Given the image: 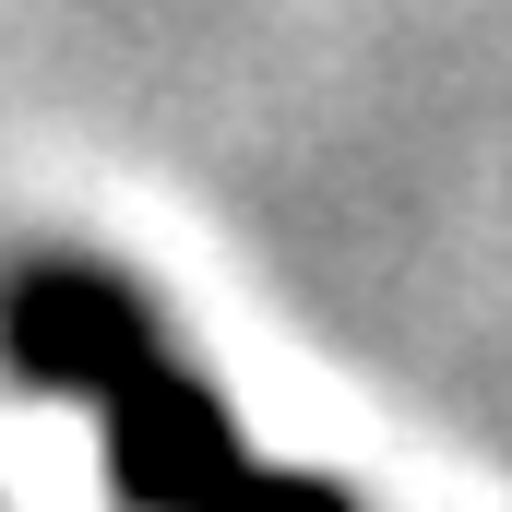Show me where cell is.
Masks as SVG:
<instances>
[{
  "label": "cell",
  "instance_id": "cell-1",
  "mask_svg": "<svg viewBox=\"0 0 512 512\" xmlns=\"http://www.w3.org/2000/svg\"><path fill=\"white\" fill-rule=\"evenodd\" d=\"M0 370L36 393H72L96 417V465L120 512H370L346 477L262 465L227 393L167 346V310L108 251L24 239L0 262Z\"/></svg>",
  "mask_w": 512,
  "mask_h": 512
}]
</instances>
